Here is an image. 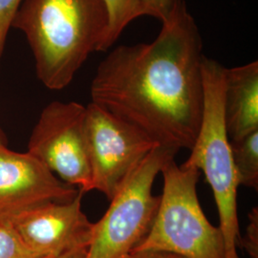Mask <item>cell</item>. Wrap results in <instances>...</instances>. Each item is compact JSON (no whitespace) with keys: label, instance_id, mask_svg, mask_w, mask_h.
Returning <instances> with one entry per match:
<instances>
[{"label":"cell","instance_id":"e0dca14e","mask_svg":"<svg viewBox=\"0 0 258 258\" xmlns=\"http://www.w3.org/2000/svg\"><path fill=\"white\" fill-rule=\"evenodd\" d=\"M124 258H184L175 253L165 251V250H157V249H145L131 251Z\"/></svg>","mask_w":258,"mask_h":258},{"label":"cell","instance_id":"8992f818","mask_svg":"<svg viewBox=\"0 0 258 258\" xmlns=\"http://www.w3.org/2000/svg\"><path fill=\"white\" fill-rule=\"evenodd\" d=\"M85 132L91 168L90 190L111 201L148 154L159 146L127 122L90 102Z\"/></svg>","mask_w":258,"mask_h":258},{"label":"cell","instance_id":"5bb4252c","mask_svg":"<svg viewBox=\"0 0 258 258\" xmlns=\"http://www.w3.org/2000/svg\"><path fill=\"white\" fill-rule=\"evenodd\" d=\"M23 0H0V56L12 22Z\"/></svg>","mask_w":258,"mask_h":258},{"label":"cell","instance_id":"7a4b0ae2","mask_svg":"<svg viewBox=\"0 0 258 258\" xmlns=\"http://www.w3.org/2000/svg\"><path fill=\"white\" fill-rule=\"evenodd\" d=\"M107 24L102 0H23L12 27L27 38L38 80L61 90L88 56L100 52Z\"/></svg>","mask_w":258,"mask_h":258},{"label":"cell","instance_id":"8fae6325","mask_svg":"<svg viewBox=\"0 0 258 258\" xmlns=\"http://www.w3.org/2000/svg\"><path fill=\"white\" fill-rule=\"evenodd\" d=\"M108 18L105 37L100 52H105L119 39L121 33L135 19L148 16L144 0H102Z\"/></svg>","mask_w":258,"mask_h":258},{"label":"cell","instance_id":"277c9868","mask_svg":"<svg viewBox=\"0 0 258 258\" xmlns=\"http://www.w3.org/2000/svg\"><path fill=\"white\" fill-rule=\"evenodd\" d=\"M163 194L148 235L132 251L165 250L184 258H226L219 227L211 224L199 203L196 186L201 171L178 166L170 159L163 166Z\"/></svg>","mask_w":258,"mask_h":258},{"label":"cell","instance_id":"30bf717a","mask_svg":"<svg viewBox=\"0 0 258 258\" xmlns=\"http://www.w3.org/2000/svg\"><path fill=\"white\" fill-rule=\"evenodd\" d=\"M224 118L229 140L258 130V61L225 69Z\"/></svg>","mask_w":258,"mask_h":258},{"label":"cell","instance_id":"ac0fdd59","mask_svg":"<svg viewBox=\"0 0 258 258\" xmlns=\"http://www.w3.org/2000/svg\"><path fill=\"white\" fill-rule=\"evenodd\" d=\"M87 249L88 247H82V248H77V249L67 250L64 252L51 255L46 258H86L87 254Z\"/></svg>","mask_w":258,"mask_h":258},{"label":"cell","instance_id":"6da1fadb","mask_svg":"<svg viewBox=\"0 0 258 258\" xmlns=\"http://www.w3.org/2000/svg\"><path fill=\"white\" fill-rule=\"evenodd\" d=\"M156 38L120 45L100 65L92 103L159 145L191 149L203 117V40L184 0H171Z\"/></svg>","mask_w":258,"mask_h":258},{"label":"cell","instance_id":"2e32d148","mask_svg":"<svg viewBox=\"0 0 258 258\" xmlns=\"http://www.w3.org/2000/svg\"><path fill=\"white\" fill-rule=\"evenodd\" d=\"M144 2L149 12V17L162 21L166 18L171 0H144Z\"/></svg>","mask_w":258,"mask_h":258},{"label":"cell","instance_id":"52a82bcc","mask_svg":"<svg viewBox=\"0 0 258 258\" xmlns=\"http://www.w3.org/2000/svg\"><path fill=\"white\" fill-rule=\"evenodd\" d=\"M85 120L86 106L83 104L51 102L41 112L28 144L31 155L83 194L91 191Z\"/></svg>","mask_w":258,"mask_h":258},{"label":"cell","instance_id":"ba28073f","mask_svg":"<svg viewBox=\"0 0 258 258\" xmlns=\"http://www.w3.org/2000/svg\"><path fill=\"white\" fill-rule=\"evenodd\" d=\"M83 194L68 202L43 204L6 218L28 246L45 257L88 247L94 223L82 210Z\"/></svg>","mask_w":258,"mask_h":258},{"label":"cell","instance_id":"9c48e42d","mask_svg":"<svg viewBox=\"0 0 258 258\" xmlns=\"http://www.w3.org/2000/svg\"><path fill=\"white\" fill-rule=\"evenodd\" d=\"M80 192L36 157L0 146V218L51 202H68Z\"/></svg>","mask_w":258,"mask_h":258},{"label":"cell","instance_id":"d6986e66","mask_svg":"<svg viewBox=\"0 0 258 258\" xmlns=\"http://www.w3.org/2000/svg\"><path fill=\"white\" fill-rule=\"evenodd\" d=\"M0 146H4V145H3V141H2V136H1V133H0Z\"/></svg>","mask_w":258,"mask_h":258},{"label":"cell","instance_id":"7c38bea8","mask_svg":"<svg viewBox=\"0 0 258 258\" xmlns=\"http://www.w3.org/2000/svg\"><path fill=\"white\" fill-rule=\"evenodd\" d=\"M230 148L239 186L257 190L258 130L242 138L230 140Z\"/></svg>","mask_w":258,"mask_h":258},{"label":"cell","instance_id":"5b68a950","mask_svg":"<svg viewBox=\"0 0 258 258\" xmlns=\"http://www.w3.org/2000/svg\"><path fill=\"white\" fill-rule=\"evenodd\" d=\"M178 151L159 145L141 163L104 215L94 223L86 258H124L148 235L161 201L152 194V186L163 166Z\"/></svg>","mask_w":258,"mask_h":258},{"label":"cell","instance_id":"3957f363","mask_svg":"<svg viewBox=\"0 0 258 258\" xmlns=\"http://www.w3.org/2000/svg\"><path fill=\"white\" fill-rule=\"evenodd\" d=\"M225 69L226 67L217 60L204 56L203 117L190 155L182 165L194 166L203 171L212 186L217 206L226 258H239L237 253L241 238L237 214L239 184L224 118Z\"/></svg>","mask_w":258,"mask_h":258},{"label":"cell","instance_id":"9a60e30c","mask_svg":"<svg viewBox=\"0 0 258 258\" xmlns=\"http://www.w3.org/2000/svg\"><path fill=\"white\" fill-rule=\"evenodd\" d=\"M240 246L248 252L249 258H258V209L254 207L249 213V224L244 237L240 238Z\"/></svg>","mask_w":258,"mask_h":258},{"label":"cell","instance_id":"4fadbf2b","mask_svg":"<svg viewBox=\"0 0 258 258\" xmlns=\"http://www.w3.org/2000/svg\"><path fill=\"white\" fill-rule=\"evenodd\" d=\"M0 258L46 257L29 247L12 222L2 217L0 218Z\"/></svg>","mask_w":258,"mask_h":258}]
</instances>
